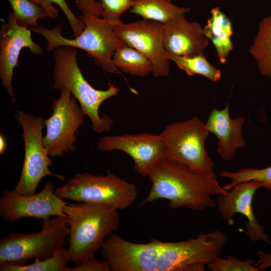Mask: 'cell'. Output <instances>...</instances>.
Masks as SVG:
<instances>
[{"instance_id": "obj_1", "label": "cell", "mask_w": 271, "mask_h": 271, "mask_svg": "<svg viewBox=\"0 0 271 271\" xmlns=\"http://www.w3.org/2000/svg\"><path fill=\"white\" fill-rule=\"evenodd\" d=\"M227 238L216 230L185 241L153 238L147 243H137L111 233L100 253L112 271H185L192 264L207 265L220 256Z\"/></svg>"}, {"instance_id": "obj_2", "label": "cell", "mask_w": 271, "mask_h": 271, "mask_svg": "<svg viewBox=\"0 0 271 271\" xmlns=\"http://www.w3.org/2000/svg\"><path fill=\"white\" fill-rule=\"evenodd\" d=\"M148 177L151 188L141 206L166 199L170 209L185 207L202 210L216 206L213 196L225 195L228 192L220 185L213 170L199 172L166 158L156 165Z\"/></svg>"}, {"instance_id": "obj_3", "label": "cell", "mask_w": 271, "mask_h": 271, "mask_svg": "<svg viewBox=\"0 0 271 271\" xmlns=\"http://www.w3.org/2000/svg\"><path fill=\"white\" fill-rule=\"evenodd\" d=\"M70 232L67 236L69 260L78 264L101 249L106 237L119 226L118 209L103 203L81 202L65 204Z\"/></svg>"}, {"instance_id": "obj_4", "label": "cell", "mask_w": 271, "mask_h": 271, "mask_svg": "<svg viewBox=\"0 0 271 271\" xmlns=\"http://www.w3.org/2000/svg\"><path fill=\"white\" fill-rule=\"evenodd\" d=\"M78 51L75 48L63 46L53 50L54 66L53 71V87L68 89L80 104L83 112L88 116L93 130L98 133L110 131L112 120L107 115L99 114L100 105L106 100L117 95L119 89L110 82L105 90L92 86L84 78L77 61Z\"/></svg>"}, {"instance_id": "obj_5", "label": "cell", "mask_w": 271, "mask_h": 271, "mask_svg": "<svg viewBox=\"0 0 271 271\" xmlns=\"http://www.w3.org/2000/svg\"><path fill=\"white\" fill-rule=\"evenodd\" d=\"M85 25L83 32L74 39H68L62 34L60 25L49 29L38 25L31 27V31L43 36L47 41L48 52L63 46L82 49L94 58L95 64L104 71L118 73L113 62V56L119 48L126 45L115 34L113 23L89 15L79 16Z\"/></svg>"}, {"instance_id": "obj_6", "label": "cell", "mask_w": 271, "mask_h": 271, "mask_svg": "<svg viewBox=\"0 0 271 271\" xmlns=\"http://www.w3.org/2000/svg\"><path fill=\"white\" fill-rule=\"evenodd\" d=\"M67 217L56 216L43 220L36 233H10L0 241V264L22 265L30 259L50 257L64 247L70 230Z\"/></svg>"}, {"instance_id": "obj_7", "label": "cell", "mask_w": 271, "mask_h": 271, "mask_svg": "<svg viewBox=\"0 0 271 271\" xmlns=\"http://www.w3.org/2000/svg\"><path fill=\"white\" fill-rule=\"evenodd\" d=\"M54 192L63 199L107 204L118 210L130 206L138 196L136 185L109 171L103 176L78 173Z\"/></svg>"}, {"instance_id": "obj_8", "label": "cell", "mask_w": 271, "mask_h": 271, "mask_svg": "<svg viewBox=\"0 0 271 271\" xmlns=\"http://www.w3.org/2000/svg\"><path fill=\"white\" fill-rule=\"evenodd\" d=\"M209 133L205 123L196 116L167 125L160 134L165 158L199 172L213 171L214 164L205 147Z\"/></svg>"}, {"instance_id": "obj_9", "label": "cell", "mask_w": 271, "mask_h": 271, "mask_svg": "<svg viewBox=\"0 0 271 271\" xmlns=\"http://www.w3.org/2000/svg\"><path fill=\"white\" fill-rule=\"evenodd\" d=\"M23 129L25 158L20 178L14 189L25 196L35 194L43 178L51 175L64 180V176L57 175L49 170L53 161L43 143L44 119L40 117L19 111L16 115Z\"/></svg>"}, {"instance_id": "obj_10", "label": "cell", "mask_w": 271, "mask_h": 271, "mask_svg": "<svg viewBox=\"0 0 271 271\" xmlns=\"http://www.w3.org/2000/svg\"><path fill=\"white\" fill-rule=\"evenodd\" d=\"M53 113L44 121L46 134L43 145L50 157H56L75 151L76 133L84 121L85 114L70 91L60 90V97L52 104Z\"/></svg>"}, {"instance_id": "obj_11", "label": "cell", "mask_w": 271, "mask_h": 271, "mask_svg": "<svg viewBox=\"0 0 271 271\" xmlns=\"http://www.w3.org/2000/svg\"><path fill=\"white\" fill-rule=\"evenodd\" d=\"M164 25L152 20L127 24L113 23V31L127 46L145 56L151 62L154 76H164L169 72V62L163 41Z\"/></svg>"}, {"instance_id": "obj_12", "label": "cell", "mask_w": 271, "mask_h": 271, "mask_svg": "<svg viewBox=\"0 0 271 271\" xmlns=\"http://www.w3.org/2000/svg\"><path fill=\"white\" fill-rule=\"evenodd\" d=\"M54 191L50 182H45L39 193L32 195H23L14 190L6 191L0 198V216L6 222L29 217L43 220L51 216L67 217L62 210L67 203L58 197Z\"/></svg>"}, {"instance_id": "obj_13", "label": "cell", "mask_w": 271, "mask_h": 271, "mask_svg": "<svg viewBox=\"0 0 271 271\" xmlns=\"http://www.w3.org/2000/svg\"><path fill=\"white\" fill-rule=\"evenodd\" d=\"M97 148L101 152L121 151L134 162V169L143 177H148L156 165L165 158L163 142L160 134H140L101 137Z\"/></svg>"}, {"instance_id": "obj_14", "label": "cell", "mask_w": 271, "mask_h": 271, "mask_svg": "<svg viewBox=\"0 0 271 271\" xmlns=\"http://www.w3.org/2000/svg\"><path fill=\"white\" fill-rule=\"evenodd\" d=\"M24 48H29L33 55L44 53L41 46L33 40L31 30L19 25L14 14L11 13L8 21L3 23L0 30V78L14 104L16 99L13 92L12 78Z\"/></svg>"}, {"instance_id": "obj_15", "label": "cell", "mask_w": 271, "mask_h": 271, "mask_svg": "<svg viewBox=\"0 0 271 271\" xmlns=\"http://www.w3.org/2000/svg\"><path fill=\"white\" fill-rule=\"evenodd\" d=\"M260 187L259 183L254 181L238 184L226 195L218 196L216 202L218 211L229 225H234L235 214H241L247 219L246 234L249 239L252 241L262 240L271 244L269 236L258 223L253 210L254 195Z\"/></svg>"}, {"instance_id": "obj_16", "label": "cell", "mask_w": 271, "mask_h": 271, "mask_svg": "<svg viewBox=\"0 0 271 271\" xmlns=\"http://www.w3.org/2000/svg\"><path fill=\"white\" fill-rule=\"evenodd\" d=\"M163 25L164 45L167 52L186 57L204 54L208 41L199 23L189 22L182 15Z\"/></svg>"}, {"instance_id": "obj_17", "label": "cell", "mask_w": 271, "mask_h": 271, "mask_svg": "<svg viewBox=\"0 0 271 271\" xmlns=\"http://www.w3.org/2000/svg\"><path fill=\"white\" fill-rule=\"evenodd\" d=\"M244 123L242 116L231 118L229 106L221 110H212L205 123L209 133L215 134L218 139L217 151L225 161L235 159L237 149L244 148L246 142L242 136Z\"/></svg>"}, {"instance_id": "obj_18", "label": "cell", "mask_w": 271, "mask_h": 271, "mask_svg": "<svg viewBox=\"0 0 271 271\" xmlns=\"http://www.w3.org/2000/svg\"><path fill=\"white\" fill-rule=\"evenodd\" d=\"M211 14V17L203 28V32L212 42L219 61L224 64L233 49L230 39L233 34L232 23L218 7L213 8Z\"/></svg>"}, {"instance_id": "obj_19", "label": "cell", "mask_w": 271, "mask_h": 271, "mask_svg": "<svg viewBox=\"0 0 271 271\" xmlns=\"http://www.w3.org/2000/svg\"><path fill=\"white\" fill-rule=\"evenodd\" d=\"M190 11L187 8L179 7L170 0H132L130 12L146 20L165 24Z\"/></svg>"}, {"instance_id": "obj_20", "label": "cell", "mask_w": 271, "mask_h": 271, "mask_svg": "<svg viewBox=\"0 0 271 271\" xmlns=\"http://www.w3.org/2000/svg\"><path fill=\"white\" fill-rule=\"evenodd\" d=\"M249 51L256 61L259 72L271 78V15L259 23L258 32Z\"/></svg>"}, {"instance_id": "obj_21", "label": "cell", "mask_w": 271, "mask_h": 271, "mask_svg": "<svg viewBox=\"0 0 271 271\" xmlns=\"http://www.w3.org/2000/svg\"><path fill=\"white\" fill-rule=\"evenodd\" d=\"M114 66L129 74L146 76L152 71L149 59L141 53L129 46L124 45L118 48L113 58Z\"/></svg>"}, {"instance_id": "obj_22", "label": "cell", "mask_w": 271, "mask_h": 271, "mask_svg": "<svg viewBox=\"0 0 271 271\" xmlns=\"http://www.w3.org/2000/svg\"><path fill=\"white\" fill-rule=\"evenodd\" d=\"M166 57L171 60L188 75L195 74L202 75L212 82L217 81L221 76V71L207 60L204 54L193 57H186L174 55L167 52Z\"/></svg>"}, {"instance_id": "obj_23", "label": "cell", "mask_w": 271, "mask_h": 271, "mask_svg": "<svg viewBox=\"0 0 271 271\" xmlns=\"http://www.w3.org/2000/svg\"><path fill=\"white\" fill-rule=\"evenodd\" d=\"M70 261L68 249L63 248L52 256L41 259L35 258L34 263L29 265H15L11 263L0 264L1 271H67Z\"/></svg>"}, {"instance_id": "obj_24", "label": "cell", "mask_w": 271, "mask_h": 271, "mask_svg": "<svg viewBox=\"0 0 271 271\" xmlns=\"http://www.w3.org/2000/svg\"><path fill=\"white\" fill-rule=\"evenodd\" d=\"M10 4L17 24L28 28L38 26L39 19L50 18L47 10L33 0H8Z\"/></svg>"}, {"instance_id": "obj_25", "label": "cell", "mask_w": 271, "mask_h": 271, "mask_svg": "<svg viewBox=\"0 0 271 271\" xmlns=\"http://www.w3.org/2000/svg\"><path fill=\"white\" fill-rule=\"evenodd\" d=\"M219 175L230 180L228 184L223 186L227 191L238 184L251 181L259 183L261 187L271 190V166L262 169L244 168L236 172L222 171Z\"/></svg>"}, {"instance_id": "obj_26", "label": "cell", "mask_w": 271, "mask_h": 271, "mask_svg": "<svg viewBox=\"0 0 271 271\" xmlns=\"http://www.w3.org/2000/svg\"><path fill=\"white\" fill-rule=\"evenodd\" d=\"M254 260H241L228 255L226 258L220 256L208 263V269L212 271H259L253 264Z\"/></svg>"}, {"instance_id": "obj_27", "label": "cell", "mask_w": 271, "mask_h": 271, "mask_svg": "<svg viewBox=\"0 0 271 271\" xmlns=\"http://www.w3.org/2000/svg\"><path fill=\"white\" fill-rule=\"evenodd\" d=\"M103 19L112 23L121 21V15L130 9L132 0H100Z\"/></svg>"}, {"instance_id": "obj_28", "label": "cell", "mask_w": 271, "mask_h": 271, "mask_svg": "<svg viewBox=\"0 0 271 271\" xmlns=\"http://www.w3.org/2000/svg\"><path fill=\"white\" fill-rule=\"evenodd\" d=\"M44 1L48 4L52 5V3H54L59 6L69 22L74 38L78 36L83 32L85 28L83 22L74 15L65 0Z\"/></svg>"}, {"instance_id": "obj_29", "label": "cell", "mask_w": 271, "mask_h": 271, "mask_svg": "<svg viewBox=\"0 0 271 271\" xmlns=\"http://www.w3.org/2000/svg\"><path fill=\"white\" fill-rule=\"evenodd\" d=\"M110 265L105 261L97 260L94 255L91 256L73 268L68 267L67 271H110Z\"/></svg>"}, {"instance_id": "obj_30", "label": "cell", "mask_w": 271, "mask_h": 271, "mask_svg": "<svg viewBox=\"0 0 271 271\" xmlns=\"http://www.w3.org/2000/svg\"><path fill=\"white\" fill-rule=\"evenodd\" d=\"M76 3L82 14L96 17L102 16V7L100 2L95 0H76Z\"/></svg>"}, {"instance_id": "obj_31", "label": "cell", "mask_w": 271, "mask_h": 271, "mask_svg": "<svg viewBox=\"0 0 271 271\" xmlns=\"http://www.w3.org/2000/svg\"><path fill=\"white\" fill-rule=\"evenodd\" d=\"M258 259L254 264L259 271L264 270L271 267V254H268L262 250L257 252Z\"/></svg>"}, {"instance_id": "obj_32", "label": "cell", "mask_w": 271, "mask_h": 271, "mask_svg": "<svg viewBox=\"0 0 271 271\" xmlns=\"http://www.w3.org/2000/svg\"><path fill=\"white\" fill-rule=\"evenodd\" d=\"M36 3L40 4L47 10L49 14L50 18L55 19L57 18L59 15V11L53 5L48 4L44 0H33Z\"/></svg>"}, {"instance_id": "obj_33", "label": "cell", "mask_w": 271, "mask_h": 271, "mask_svg": "<svg viewBox=\"0 0 271 271\" xmlns=\"http://www.w3.org/2000/svg\"><path fill=\"white\" fill-rule=\"evenodd\" d=\"M7 147L6 141L4 136L1 134L0 136V153L1 154H4L5 152Z\"/></svg>"}]
</instances>
